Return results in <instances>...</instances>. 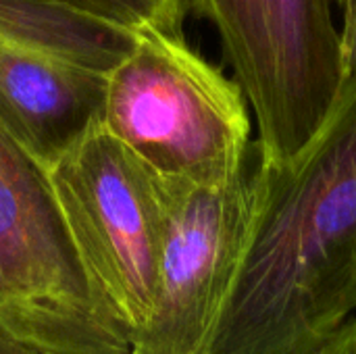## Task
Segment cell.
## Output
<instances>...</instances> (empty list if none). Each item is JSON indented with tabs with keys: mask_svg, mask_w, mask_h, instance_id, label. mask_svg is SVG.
I'll return each instance as SVG.
<instances>
[{
	"mask_svg": "<svg viewBox=\"0 0 356 354\" xmlns=\"http://www.w3.org/2000/svg\"><path fill=\"white\" fill-rule=\"evenodd\" d=\"M355 315L353 90L294 161H261L250 244L204 354H311Z\"/></svg>",
	"mask_w": 356,
	"mask_h": 354,
	"instance_id": "cell-1",
	"label": "cell"
},
{
	"mask_svg": "<svg viewBox=\"0 0 356 354\" xmlns=\"http://www.w3.org/2000/svg\"><path fill=\"white\" fill-rule=\"evenodd\" d=\"M250 104L186 35L146 27L106 75L100 123L159 175L215 182L252 156Z\"/></svg>",
	"mask_w": 356,
	"mask_h": 354,
	"instance_id": "cell-2",
	"label": "cell"
},
{
	"mask_svg": "<svg viewBox=\"0 0 356 354\" xmlns=\"http://www.w3.org/2000/svg\"><path fill=\"white\" fill-rule=\"evenodd\" d=\"M0 330L42 354H131L77 257L48 167L2 123Z\"/></svg>",
	"mask_w": 356,
	"mask_h": 354,
	"instance_id": "cell-3",
	"label": "cell"
},
{
	"mask_svg": "<svg viewBox=\"0 0 356 354\" xmlns=\"http://www.w3.org/2000/svg\"><path fill=\"white\" fill-rule=\"evenodd\" d=\"M219 33L259 129L265 165L294 161L330 117L340 88L332 0H188Z\"/></svg>",
	"mask_w": 356,
	"mask_h": 354,
	"instance_id": "cell-4",
	"label": "cell"
},
{
	"mask_svg": "<svg viewBox=\"0 0 356 354\" xmlns=\"http://www.w3.org/2000/svg\"><path fill=\"white\" fill-rule=\"evenodd\" d=\"M261 192V154L215 182L159 175L163 234L152 305L131 354H204L244 263Z\"/></svg>",
	"mask_w": 356,
	"mask_h": 354,
	"instance_id": "cell-5",
	"label": "cell"
},
{
	"mask_svg": "<svg viewBox=\"0 0 356 354\" xmlns=\"http://www.w3.org/2000/svg\"><path fill=\"white\" fill-rule=\"evenodd\" d=\"M48 171L88 280L131 342L156 286L163 234L159 173L102 123Z\"/></svg>",
	"mask_w": 356,
	"mask_h": 354,
	"instance_id": "cell-6",
	"label": "cell"
},
{
	"mask_svg": "<svg viewBox=\"0 0 356 354\" xmlns=\"http://www.w3.org/2000/svg\"><path fill=\"white\" fill-rule=\"evenodd\" d=\"M106 75L0 33V123L50 169L100 123Z\"/></svg>",
	"mask_w": 356,
	"mask_h": 354,
	"instance_id": "cell-7",
	"label": "cell"
},
{
	"mask_svg": "<svg viewBox=\"0 0 356 354\" xmlns=\"http://www.w3.org/2000/svg\"><path fill=\"white\" fill-rule=\"evenodd\" d=\"M0 33L67 65L108 75L136 33L67 0H0Z\"/></svg>",
	"mask_w": 356,
	"mask_h": 354,
	"instance_id": "cell-8",
	"label": "cell"
},
{
	"mask_svg": "<svg viewBox=\"0 0 356 354\" xmlns=\"http://www.w3.org/2000/svg\"><path fill=\"white\" fill-rule=\"evenodd\" d=\"M131 31L146 27L169 35H184L190 13L188 0H67Z\"/></svg>",
	"mask_w": 356,
	"mask_h": 354,
	"instance_id": "cell-9",
	"label": "cell"
},
{
	"mask_svg": "<svg viewBox=\"0 0 356 354\" xmlns=\"http://www.w3.org/2000/svg\"><path fill=\"white\" fill-rule=\"evenodd\" d=\"M342 13L340 31V88L338 98L356 90V0H338ZM336 98V100H338Z\"/></svg>",
	"mask_w": 356,
	"mask_h": 354,
	"instance_id": "cell-10",
	"label": "cell"
},
{
	"mask_svg": "<svg viewBox=\"0 0 356 354\" xmlns=\"http://www.w3.org/2000/svg\"><path fill=\"white\" fill-rule=\"evenodd\" d=\"M311 354H356V315Z\"/></svg>",
	"mask_w": 356,
	"mask_h": 354,
	"instance_id": "cell-11",
	"label": "cell"
},
{
	"mask_svg": "<svg viewBox=\"0 0 356 354\" xmlns=\"http://www.w3.org/2000/svg\"><path fill=\"white\" fill-rule=\"evenodd\" d=\"M0 354H42V353H38L35 348H31V346H27V344H23V342H19V340L10 338L8 334H4V332L0 330Z\"/></svg>",
	"mask_w": 356,
	"mask_h": 354,
	"instance_id": "cell-12",
	"label": "cell"
}]
</instances>
